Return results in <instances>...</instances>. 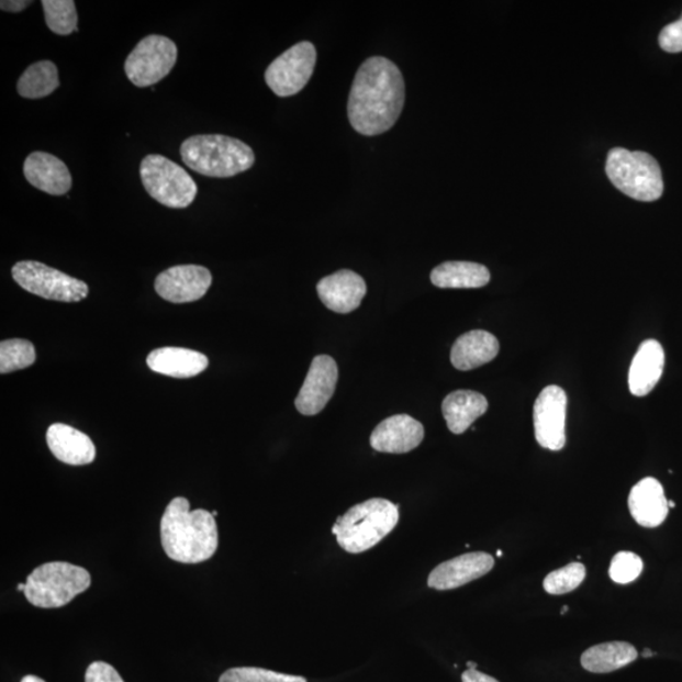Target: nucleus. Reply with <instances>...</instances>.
I'll return each instance as SVG.
<instances>
[{"instance_id":"nucleus-40","label":"nucleus","mask_w":682,"mask_h":682,"mask_svg":"<svg viewBox=\"0 0 682 682\" xmlns=\"http://www.w3.org/2000/svg\"><path fill=\"white\" fill-rule=\"evenodd\" d=\"M675 502L669 501V508H675Z\"/></svg>"},{"instance_id":"nucleus-41","label":"nucleus","mask_w":682,"mask_h":682,"mask_svg":"<svg viewBox=\"0 0 682 682\" xmlns=\"http://www.w3.org/2000/svg\"><path fill=\"white\" fill-rule=\"evenodd\" d=\"M569 611V606H563L561 610V614H566Z\"/></svg>"},{"instance_id":"nucleus-27","label":"nucleus","mask_w":682,"mask_h":682,"mask_svg":"<svg viewBox=\"0 0 682 682\" xmlns=\"http://www.w3.org/2000/svg\"><path fill=\"white\" fill-rule=\"evenodd\" d=\"M45 20L48 29L58 36L78 32V12L72 0H44Z\"/></svg>"},{"instance_id":"nucleus-33","label":"nucleus","mask_w":682,"mask_h":682,"mask_svg":"<svg viewBox=\"0 0 682 682\" xmlns=\"http://www.w3.org/2000/svg\"><path fill=\"white\" fill-rule=\"evenodd\" d=\"M86 682H124L120 673L107 662H92L86 673Z\"/></svg>"},{"instance_id":"nucleus-34","label":"nucleus","mask_w":682,"mask_h":682,"mask_svg":"<svg viewBox=\"0 0 682 682\" xmlns=\"http://www.w3.org/2000/svg\"><path fill=\"white\" fill-rule=\"evenodd\" d=\"M461 680L462 682H500L490 675H485L483 672L470 669L462 672Z\"/></svg>"},{"instance_id":"nucleus-2","label":"nucleus","mask_w":682,"mask_h":682,"mask_svg":"<svg viewBox=\"0 0 682 682\" xmlns=\"http://www.w3.org/2000/svg\"><path fill=\"white\" fill-rule=\"evenodd\" d=\"M161 543L168 558L181 563L212 559L217 550L215 517L205 510H190L183 496L172 500L161 519Z\"/></svg>"},{"instance_id":"nucleus-32","label":"nucleus","mask_w":682,"mask_h":682,"mask_svg":"<svg viewBox=\"0 0 682 682\" xmlns=\"http://www.w3.org/2000/svg\"><path fill=\"white\" fill-rule=\"evenodd\" d=\"M660 46L670 54L682 53V15L677 22L664 27L659 37Z\"/></svg>"},{"instance_id":"nucleus-13","label":"nucleus","mask_w":682,"mask_h":682,"mask_svg":"<svg viewBox=\"0 0 682 682\" xmlns=\"http://www.w3.org/2000/svg\"><path fill=\"white\" fill-rule=\"evenodd\" d=\"M338 378V366L332 357H315L298 399L294 401L300 414L305 416L320 414L332 400Z\"/></svg>"},{"instance_id":"nucleus-36","label":"nucleus","mask_w":682,"mask_h":682,"mask_svg":"<svg viewBox=\"0 0 682 682\" xmlns=\"http://www.w3.org/2000/svg\"><path fill=\"white\" fill-rule=\"evenodd\" d=\"M21 682H46V681L35 675H27V677H24Z\"/></svg>"},{"instance_id":"nucleus-37","label":"nucleus","mask_w":682,"mask_h":682,"mask_svg":"<svg viewBox=\"0 0 682 682\" xmlns=\"http://www.w3.org/2000/svg\"><path fill=\"white\" fill-rule=\"evenodd\" d=\"M642 656L647 657V659H648V657H653L655 652L651 651L650 648H646V650H644V652H642Z\"/></svg>"},{"instance_id":"nucleus-22","label":"nucleus","mask_w":682,"mask_h":682,"mask_svg":"<svg viewBox=\"0 0 682 682\" xmlns=\"http://www.w3.org/2000/svg\"><path fill=\"white\" fill-rule=\"evenodd\" d=\"M147 365L156 373L185 379L204 372L209 367V359L195 350L168 347L152 351Z\"/></svg>"},{"instance_id":"nucleus-39","label":"nucleus","mask_w":682,"mask_h":682,"mask_svg":"<svg viewBox=\"0 0 682 682\" xmlns=\"http://www.w3.org/2000/svg\"><path fill=\"white\" fill-rule=\"evenodd\" d=\"M16 591L24 592L25 591V584H19V586H16Z\"/></svg>"},{"instance_id":"nucleus-35","label":"nucleus","mask_w":682,"mask_h":682,"mask_svg":"<svg viewBox=\"0 0 682 682\" xmlns=\"http://www.w3.org/2000/svg\"><path fill=\"white\" fill-rule=\"evenodd\" d=\"M31 4L32 2H25V0H2L0 8H2L4 12L20 13Z\"/></svg>"},{"instance_id":"nucleus-19","label":"nucleus","mask_w":682,"mask_h":682,"mask_svg":"<svg viewBox=\"0 0 682 682\" xmlns=\"http://www.w3.org/2000/svg\"><path fill=\"white\" fill-rule=\"evenodd\" d=\"M46 439L51 452L65 465L88 466L97 457L96 445L90 437L69 425H51Z\"/></svg>"},{"instance_id":"nucleus-3","label":"nucleus","mask_w":682,"mask_h":682,"mask_svg":"<svg viewBox=\"0 0 682 682\" xmlns=\"http://www.w3.org/2000/svg\"><path fill=\"white\" fill-rule=\"evenodd\" d=\"M398 504L383 499H372L354 505L345 515L336 519L333 534L344 551L366 552L399 525Z\"/></svg>"},{"instance_id":"nucleus-20","label":"nucleus","mask_w":682,"mask_h":682,"mask_svg":"<svg viewBox=\"0 0 682 682\" xmlns=\"http://www.w3.org/2000/svg\"><path fill=\"white\" fill-rule=\"evenodd\" d=\"M664 351L662 345L653 339L645 340L636 353L629 368V391L636 398L650 393L663 373Z\"/></svg>"},{"instance_id":"nucleus-26","label":"nucleus","mask_w":682,"mask_h":682,"mask_svg":"<svg viewBox=\"0 0 682 682\" xmlns=\"http://www.w3.org/2000/svg\"><path fill=\"white\" fill-rule=\"evenodd\" d=\"M58 87H60V80H58L57 67L51 62L31 65L16 83V90L24 99L46 98Z\"/></svg>"},{"instance_id":"nucleus-17","label":"nucleus","mask_w":682,"mask_h":682,"mask_svg":"<svg viewBox=\"0 0 682 682\" xmlns=\"http://www.w3.org/2000/svg\"><path fill=\"white\" fill-rule=\"evenodd\" d=\"M23 174L33 188L44 191L48 195H66L72 187L69 168L60 158L46 154V152H33L25 158Z\"/></svg>"},{"instance_id":"nucleus-11","label":"nucleus","mask_w":682,"mask_h":682,"mask_svg":"<svg viewBox=\"0 0 682 682\" xmlns=\"http://www.w3.org/2000/svg\"><path fill=\"white\" fill-rule=\"evenodd\" d=\"M567 392L559 385L546 387L534 406L536 440L543 448L559 451L567 444Z\"/></svg>"},{"instance_id":"nucleus-24","label":"nucleus","mask_w":682,"mask_h":682,"mask_svg":"<svg viewBox=\"0 0 682 682\" xmlns=\"http://www.w3.org/2000/svg\"><path fill=\"white\" fill-rule=\"evenodd\" d=\"M491 281L483 265L474 262H445L434 268L432 282L440 289H480Z\"/></svg>"},{"instance_id":"nucleus-23","label":"nucleus","mask_w":682,"mask_h":682,"mask_svg":"<svg viewBox=\"0 0 682 682\" xmlns=\"http://www.w3.org/2000/svg\"><path fill=\"white\" fill-rule=\"evenodd\" d=\"M488 410V401L483 394L474 391L460 390L446 395L443 402V415L450 432L461 435L483 416Z\"/></svg>"},{"instance_id":"nucleus-25","label":"nucleus","mask_w":682,"mask_h":682,"mask_svg":"<svg viewBox=\"0 0 682 682\" xmlns=\"http://www.w3.org/2000/svg\"><path fill=\"white\" fill-rule=\"evenodd\" d=\"M635 646L628 642H605L588 648L581 656V667L594 673H608L637 660Z\"/></svg>"},{"instance_id":"nucleus-15","label":"nucleus","mask_w":682,"mask_h":682,"mask_svg":"<svg viewBox=\"0 0 682 682\" xmlns=\"http://www.w3.org/2000/svg\"><path fill=\"white\" fill-rule=\"evenodd\" d=\"M425 437L423 424L409 415H394L382 421L370 435L376 451L406 454L418 448Z\"/></svg>"},{"instance_id":"nucleus-29","label":"nucleus","mask_w":682,"mask_h":682,"mask_svg":"<svg viewBox=\"0 0 682 682\" xmlns=\"http://www.w3.org/2000/svg\"><path fill=\"white\" fill-rule=\"evenodd\" d=\"M585 577L586 569L583 563L571 562L566 568L550 572L544 580V589L551 595L567 594L575 591Z\"/></svg>"},{"instance_id":"nucleus-10","label":"nucleus","mask_w":682,"mask_h":682,"mask_svg":"<svg viewBox=\"0 0 682 682\" xmlns=\"http://www.w3.org/2000/svg\"><path fill=\"white\" fill-rule=\"evenodd\" d=\"M316 48L311 42L292 46L267 67L265 79L277 97L299 94L308 86L316 65Z\"/></svg>"},{"instance_id":"nucleus-1","label":"nucleus","mask_w":682,"mask_h":682,"mask_svg":"<svg viewBox=\"0 0 682 682\" xmlns=\"http://www.w3.org/2000/svg\"><path fill=\"white\" fill-rule=\"evenodd\" d=\"M403 76L389 58L374 56L360 65L354 78L348 116L354 130L367 137L390 131L404 105Z\"/></svg>"},{"instance_id":"nucleus-5","label":"nucleus","mask_w":682,"mask_h":682,"mask_svg":"<svg viewBox=\"0 0 682 682\" xmlns=\"http://www.w3.org/2000/svg\"><path fill=\"white\" fill-rule=\"evenodd\" d=\"M605 172L625 195L638 201L659 200L663 179L659 163L641 150L616 147L606 157Z\"/></svg>"},{"instance_id":"nucleus-14","label":"nucleus","mask_w":682,"mask_h":682,"mask_svg":"<svg viewBox=\"0 0 682 682\" xmlns=\"http://www.w3.org/2000/svg\"><path fill=\"white\" fill-rule=\"evenodd\" d=\"M494 567L493 556L470 552L445 561L429 572L427 585L436 591H451L488 574Z\"/></svg>"},{"instance_id":"nucleus-9","label":"nucleus","mask_w":682,"mask_h":682,"mask_svg":"<svg viewBox=\"0 0 682 682\" xmlns=\"http://www.w3.org/2000/svg\"><path fill=\"white\" fill-rule=\"evenodd\" d=\"M177 54L179 51L172 40L158 35L147 36L126 57V78L138 88L154 87L171 72Z\"/></svg>"},{"instance_id":"nucleus-28","label":"nucleus","mask_w":682,"mask_h":682,"mask_svg":"<svg viewBox=\"0 0 682 682\" xmlns=\"http://www.w3.org/2000/svg\"><path fill=\"white\" fill-rule=\"evenodd\" d=\"M35 361L36 350L29 340L11 339L0 343V373L29 368Z\"/></svg>"},{"instance_id":"nucleus-43","label":"nucleus","mask_w":682,"mask_h":682,"mask_svg":"<svg viewBox=\"0 0 682 682\" xmlns=\"http://www.w3.org/2000/svg\"><path fill=\"white\" fill-rule=\"evenodd\" d=\"M496 555H499V556H500V558H501V556H502V551L500 550L499 552H496Z\"/></svg>"},{"instance_id":"nucleus-30","label":"nucleus","mask_w":682,"mask_h":682,"mask_svg":"<svg viewBox=\"0 0 682 682\" xmlns=\"http://www.w3.org/2000/svg\"><path fill=\"white\" fill-rule=\"evenodd\" d=\"M219 682H308V680L260 668H234L225 671Z\"/></svg>"},{"instance_id":"nucleus-4","label":"nucleus","mask_w":682,"mask_h":682,"mask_svg":"<svg viewBox=\"0 0 682 682\" xmlns=\"http://www.w3.org/2000/svg\"><path fill=\"white\" fill-rule=\"evenodd\" d=\"M185 165L202 176L233 177L255 165V152L246 143L222 134H202L185 141L180 148Z\"/></svg>"},{"instance_id":"nucleus-31","label":"nucleus","mask_w":682,"mask_h":682,"mask_svg":"<svg viewBox=\"0 0 682 682\" xmlns=\"http://www.w3.org/2000/svg\"><path fill=\"white\" fill-rule=\"evenodd\" d=\"M644 561L638 555L628 551H620L614 556L610 577L614 583L626 585L641 575Z\"/></svg>"},{"instance_id":"nucleus-16","label":"nucleus","mask_w":682,"mask_h":682,"mask_svg":"<svg viewBox=\"0 0 682 682\" xmlns=\"http://www.w3.org/2000/svg\"><path fill=\"white\" fill-rule=\"evenodd\" d=\"M367 284L358 273L342 269L324 277L317 283V294L327 309L338 314H349L360 306Z\"/></svg>"},{"instance_id":"nucleus-38","label":"nucleus","mask_w":682,"mask_h":682,"mask_svg":"<svg viewBox=\"0 0 682 682\" xmlns=\"http://www.w3.org/2000/svg\"><path fill=\"white\" fill-rule=\"evenodd\" d=\"M467 664H468V668H469L470 670H477V663H476V662H471V661H469Z\"/></svg>"},{"instance_id":"nucleus-12","label":"nucleus","mask_w":682,"mask_h":682,"mask_svg":"<svg viewBox=\"0 0 682 682\" xmlns=\"http://www.w3.org/2000/svg\"><path fill=\"white\" fill-rule=\"evenodd\" d=\"M213 276L202 266L187 265L166 269L156 278V292L166 301L187 303L204 298Z\"/></svg>"},{"instance_id":"nucleus-7","label":"nucleus","mask_w":682,"mask_h":682,"mask_svg":"<svg viewBox=\"0 0 682 682\" xmlns=\"http://www.w3.org/2000/svg\"><path fill=\"white\" fill-rule=\"evenodd\" d=\"M143 187L159 204L185 209L198 195V185L183 167L159 155L143 158L139 167Z\"/></svg>"},{"instance_id":"nucleus-21","label":"nucleus","mask_w":682,"mask_h":682,"mask_svg":"<svg viewBox=\"0 0 682 682\" xmlns=\"http://www.w3.org/2000/svg\"><path fill=\"white\" fill-rule=\"evenodd\" d=\"M500 353L495 336L484 331H473L455 342L450 359L458 370H471L490 364Z\"/></svg>"},{"instance_id":"nucleus-8","label":"nucleus","mask_w":682,"mask_h":682,"mask_svg":"<svg viewBox=\"0 0 682 682\" xmlns=\"http://www.w3.org/2000/svg\"><path fill=\"white\" fill-rule=\"evenodd\" d=\"M14 281L25 291L46 300L79 302L89 294L86 282L36 260H23L12 268Z\"/></svg>"},{"instance_id":"nucleus-6","label":"nucleus","mask_w":682,"mask_h":682,"mask_svg":"<svg viewBox=\"0 0 682 682\" xmlns=\"http://www.w3.org/2000/svg\"><path fill=\"white\" fill-rule=\"evenodd\" d=\"M91 577L87 569L69 562H47L31 572L24 595L37 608H62L76 595L88 591Z\"/></svg>"},{"instance_id":"nucleus-18","label":"nucleus","mask_w":682,"mask_h":682,"mask_svg":"<svg viewBox=\"0 0 682 682\" xmlns=\"http://www.w3.org/2000/svg\"><path fill=\"white\" fill-rule=\"evenodd\" d=\"M628 508L639 526L655 528L662 525L668 518L670 508L659 480L645 478L631 488Z\"/></svg>"},{"instance_id":"nucleus-42","label":"nucleus","mask_w":682,"mask_h":682,"mask_svg":"<svg viewBox=\"0 0 682 682\" xmlns=\"http://www.w3.org/2000/svg\"><path fill=\"white\" fill-rule=\"evenodd\" d=\"M212 515H213L214 517H215V516H217V512H216V511H213V512H212Z\"/></svg>"}]
</instances>
